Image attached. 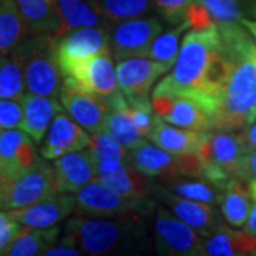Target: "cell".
<instances>
[{"label": "cell", "instance_id": "obj_38", "mask_svg": "<svg viewBox=\"0 0 256 256\" xmlns=\"http://www.w3.org/2000/svg\"><path fill=\"white\" fill-rule=\"evenodd\" d=\"M23 106L20 100H0V130L20 128Z\"/></svg>", "mask_w": 256, "mask_h": 256}, {"label": "cell", "instance_id": "obj_5", "mask_svg": "<svg viewBox=\"0 0 256 256\" xmlns=\"http://www.w3.org/2000/svg\"><path fill=\"white\" fill-rule=\"evenodd\" d=\"M246 148L234 131H210L198 150L202 164V178L224 191L230 178H238Z\"/></svg>", "mask_w": 256, "mask_h": 256}, {"label": "cell", "instance_id": "obj_43", "mask_svg": "<svg viewBox=\"0 0 256 256\" xmlns=\"http://www.w3.org/2000/svg\"><path fill=\"white\" fill-rule=\"evenodd\" d=\"M46 256H80L82 255V252L78 249H76L74 246H70V245H66V244H60L58 246L48 248L46 250Z\"/></svg>", "mask_w": 256, "mask_h": 256}, {"label": "cell", "instance_id": "obj_37", "mask_svg": "<svg viewBox=\"0 0 256 256\" xmlns=\"http://www.w3.org/2000/svg\"><path fill=\"white\" fill-rule=\"evenodd\" d=\"M194 2L196 0H154V6L166 22L178 24L185 20L186 12Z\"/></svg>", "mask_w": 256, "mask_h": 256}, {"label": "cell", "instance_id": "obj_24", "mask_svg": "<svg viewBox=\"0 0 256 256\" xmlns=\"http://www.w3.org/2000/svg\"><path fill=\"white\" fill-rule=\"evenodd\" d=\"M205 256L256 255V236L246 230L222 225L210 236L204 239Z\"/></svg>", "mask_w": 256, "mask_h": 256}, {"label": "cell", "instance_id": "obj_34", "mask_svg": "<svg viewBox=\"0 0 256 256\" xmlns=\"http://www.w3.org/2000/svg\"><path fill=\"white\" fill-rule=\"evenodd\" d=\"M26 92L22 67L12 53L0 54V100H22Z\"/></svg>", "mask_w": 256, "mask_h": 256}, {"label": "cell", "instance_id": "obj_21", "mask_svg": "<svg viewBox=\"0 0 256 256\" xmlns=\"http://www.w3.org/2000/svg\"><path fill=\"white\" fill-rule=\"evenodd\" d=\"M57 191L76 194L97 178V166L90 146L58 156L53 161Z\"/></svg>", "mask_w": 256, "mask_h": 256}, {"label": "cell", "instance_id": "obj_26", "mask_svg": "<svg viewBox=\"0 0 256 256\" xmlns=\"http://www.w3.org/2000/svg\"><path fill=\"white\" fill-rule=\"evenodd\" d=\"M32 34L48 33L60 37L62 18L56 0H16Z\"/></svg>", "mask_w": 256, "mask_h": 256}, {"label": "cell", "instance_id": "obj_4", "mask_svg": "<svg viewBox=\"0 0 256 256\" xmlns=\"http://www.w3.org/2000/svg\"><path fill=\"white\" fill-rule=\"evenodd\" d=\"M57 36L36 33L10 52L24 76L26 92L57 98L63 74L57 60Z\"/></svg>", "mask_w": 256, "mask_h": 256}, {"label": "cell", "instance_id": "obj_32", "mask_svg": "<svg viewBox=\"0 0 256 256\" xmlns=\"http://www.w3.org/2000/svg\"><path fill=\"white\" fill-rule=\"evenodd\" d=\"M191 28V24L188 23V20L185 18L184 22L178 23L175 28L166 30L165 33H160L156 38L152 42V44L150 47L148 53L146 57H150L152 60H156L158 63H162L171 70L174 67L176 57L180 53V42L181 37Z\"/></svg>", "mask_w": 256, "mask_h": 256}, {"label": "cell", "instance_id": "obj_3", "mask_svg": "<svg viewBox=\"0 0 256 256\" xmlns=\"http://www.w3.org/2000/svg\"><path fill=\"white\" fill-rule=\"evenodd\" d=\"M137 216V215H136ZM136 216L107 218H73L64 226L62 244L74 246L82 255L137 254L144 250L146 235Z\"/></svg>", "mask_w": 256, "mask_h": 256}, {"label": "cell", "instance_id": "obj_22", "mask_svg": "<svg viewBox=\"0 0 256 256\" xmlns=\"http://www.w3.org/2000/svg\"><path fill=\"white\" fill-rule=\"evenodd\" d=\"M208 132L210 131H195V130L176 127L164 121L156 114L154 128L148 138L152 141V144L171 154L186 156V154L198 152Z\"/></svg>", "mask_w": 256, "mask_h": 256}, {"label": "cell", "instance_id": "obj_29", "mask_svg": "<svg viewBox=\"0 0 256 256\" xmlns=\"http://www.w3.org/2000/svg\"><path fill=\"white\" fill-rule=\"evenodd\" d=\"M62 228L58 225L50 228H22L18 236L4 250L8 256H36L44 255L48 248L58 240Z\"/></svg>", "mask_w": 256, "mask_h": 256}, {"label": "cell", "instance_id": "obj_35", "mask_svg": "<svg viewBox=\"0 0 256 256\" xmlns=\"http://www.w3.org/2000/svg\"><path fill=\"white\" fill-rule=\"evenodd\" d=\"M90 148L96 164L107 161H127L128 158L127 148L121 146L106 130L90 134Z\"/></svg>", "mask_w": 256, "mask_h": 256}, {"label": "cell", "instance_id": "obj_40", "mask_svg": "<svg viewBox=\"0 0 256 256\" xmlns=\"http://www.w3.org/2000/svg\"><path fill=\"white\" fill-rule=\"evenodd\" d=\"M186 20L191 24V28L194 30H202V28H210L215 24L214 18L210 16L208 9L202 4L201 2H194L190 9L186 12Z\"/></svg>", "mask_w": 256, "mask_h": 256}, {"label": "cell", "instance_id": "obj_30", "mask_svg": "<svg viewBox=\"0 0 256 256\" xmlns=\"http://www.w3.org/2000/svg\"><path fill=\"white\" fill-rule=\"evenodd\" d=\"M28 24L16 0L0 2V54L13 52L28 37Z\"/></svg>", "mask_w": 256, "mask_h": 256}, {"label": "cell", "instance_id": "obj_17", "mask_svg": "<svg viewBox=\"0 0 256 256\" xmlns=\"http://www.w3.org/2000/svg\"><path fill=\"white\" fill-rule=\"evenodd\" d=\"M87 146H90V134L68 114L60 111L47 130L44 142L40 146V156L47 161H54L64 154Z\"/></svg>", "mask_w": 256, "mask_h": 256}, {"label": "cell", "instance_id": "obj_48", "mask_svg": "<svg viewBox=\"0 0 256 256\" xmlns=\"http://www.w3.org/2000/svg\"><path fill=\"white\" fill-rule=\"evenodd\" d=\"M0 2H2V0H0Z\"/></svg>", "mask_w": 256, "mask_h": 256}, {"label": "cell", "instance_id": "obj_16", "mask_svg": "<svg viewBox=\"0 0 256 256\" xmlns=\"http://www.w3.org/2000/svg\"><path fill=\"white\" fill-rule=\"evenodd\" d=\"M33 141L23 130H0V175L6 181L23 174L40 160Z\"/></svg>", "mask_w": 256, "mask_h": 256}, {"label": "cell", "instance_id": "obj_9", "mask_svg": "<svg viewBox=\"0 0 256 256\" xmlns=\"http://www.w3.org/2000/svg\"><path fill=\"white\" fill-rule=\"evenodd\" d=\"M127 162L148 176H202V164L198 154L176 156L156 144L144 141L141 146L128 151Z\"/></svg>", "mask_w": 256, "mask_h": 256}, {"label": "cell", "instance_id": "obj_39", "mask_svg": "<svg viewBox=\"0 0 256 256\" xmlns=\"http://www.w3.org/2000/svg\"><path fill=\"white\" fill-rule=\"evenodd\" d=\"M22 225L9 212H0V255L10 246V244L18 236Z\"/></svg>", "mask_w": 256, "mask_h": 256}, {"label": "cell", "instance_id": "obj_27", "mask_svg": "<svg viewBox=\"0 0 256 256\" xmlns=\"http://www.w3.org/2000/svg\"><path fill=\"white\" fill-rule=\"evenodd\" d=\"M252 202L254 201L246 181L240 178H230L222 191V200L220 204L224 220L230 226H244L252 208Z\"/></svg>", "mask_w": 256, "mask_h": 256}, {"label": "cell", "instance_id": "obj_28", "mask_svg": "<svg viewBox=\"0 0 256 256\" xmlns=\"http://www.w3.org/2000/svg\"><path fill=\"white\" fill-rule=\"evenodd\" d=\"M160 185L184 198L204 202L212 206L220 205L222 200V191L220 188L202 176H162L160 178Z\"/></svg>", "mask_w": 256, "mask_h": 256}, {"label": "cell", "instance_id": "obj_2", "mask_svg": "<svg viewBox=\"0 0 256 256\" xmlns=\"http://www.w3.org/2000/svg\"><path fill=\"white\" fill-rule=\"evenodd\" d=\"M216 26L226 73L214 131H238L256 120V46L242 23Z\"/></svg>", "mask_w": 256, "mask_h": 256}, {"label": "cell", "instance_id": "obj_33", "mask_svg": "<svg viewBox=\"0 0 256 256\" xmlns=\"http://www.w3.org/2000/svg\"><path fill=\"white\" fill-rule=\"evenodd\" d=\"M108 24L151 13L154 0H92Z\"/></svg>", "mask_w": 256, "mask_h": 256}, {"label": "cell", "instance_id": "obj_42", "mask_svg": "<svg viewBox=\"0 0 256 256\" xmlns=\"http://www.w3.org/2000/svg\"><path fill=\"white\" fill-rule=\"evenodd\" d=\"M239 136H240L242 141H244V146L246 148V151L256 150V120L250 126L244 128L239 132Z\"/></svg>", "mask_w": 256, "mask_h": 256}, {"label": "cell", "instance_id": "obj_15", "mask_svg": "<svg viewBox=\"0 0 256 256\" xmlns=\"http://www.w3.org/2000/svg\"><path fill=\"white\" fill-rule=\"evenodd\" d=\"M154 192L174 215H176L188 226H191L195 232H198L202 238L210 236L216 229L224 225V220H220L218 210L212 205L184 198L181 195H176L172 191L166 190L162 185L156 186Z\"/></svg>", "mask_w": 256, "mask_h": 256}, {"label": "cell", "instance_id": "obj_44", "mask_svg": "<svg viewBox=\"0 0 256 256\" xmlns=\"http://www.w3.org/2000/svg\"><path fill=\"white\" fill-rule=\"evenodd\" d=\"M244 230H246L248 234L256 236V202H254L250 212H249V216H248L246 222L244 225Z\"/></svg>", "mask_w": 256, "mask_h": 256}, {"label": "cell", "instance_id": "obj_41", "mask_svg": "<svg viewBox=\"0 0 256 256\" xmlns=\"http://www.w3.org/2000/svg\"><path fill=\"white\" fill-rule=\"evenodd\" d=\"M238 178L246 181V182L256 178V150L248 151L244 156L242 162H240V168H239Z\"/></svg>", "mask_w": 256, "mask_h": 256}, {"label": "cell", "instance_id": "obj_13", "mask_svg": "<svg viewBox=\"0 0 256 256\" xmlns=\"http://www.w3.org/2000/svg\"><path fill=\"white\" fill-rule=\"evenodd\" d=\"M101 53H111L108 28H80L57 40V60L64 74L76 63Z\"/></svg>", "mask_w": 256, "mask_h": 256}, {"label": "cell", "instance_id": "obj_45", "mask_svg": "<svg viewBox=\"0 0 256 256\" xmlns=\"http://www.w3.org/2000/svg\"><path fill=\"white\" fill-rule=\"evenodd\" d=\"M240 23L246 28V30L250 33V36L254 38L256 46V20H248V18H242Z\"/></svg>", "mask_w": 256, "mask_h": 256}, {"label": "cell", "instance_id": "obj_23", "mask_svg": "<svg viewBox=\"0 0 256 256\" xmlns=\"http://www.w3.org/2000/svg\"><path fill=\"white\" fill-rule=\"evenodd\" d=\"M20 101L23 106V121L20 128L26 131L34 142H42L57 112L64 110L63 106L57 98L33 92L24 94Z\"/></svg>", "mask_w": 256, "mask_h": 256}, {"label": "cell", "instance_id": "obj_1", "mask_svg": "<svg viewBox=\"0 0 256 256\" xmlns=\"http://www.w3.org/2000/svg\"><path fill=\"white\" fill-rule=\"evenodd\" d=\"M226 63L216 24L202 30H188L174 67L158 82L152 97L180 96L198 101L212 112L220 108Z\"/></svg>", "mask_w": 256, "mask_h": 256}, {"label": "cell", "instance_id": "obj_25", "mask_svg": "<svg viewBox=\"0 0 256 256\" xmlns=\"http://www.w3.org/2000/svg\"><path fill=\"white\" fill-rule=\"evenodd\" d=\"M62 18L60 37L80 28H110L92 0H56Z\"/></svg>", "mask_w": 256, "mask_h": 256}, {"label": "cell", "instance_id": "obj_11", "mask_svg": "<svg viewBox=\"0 0 256 256\" xmlns=\"http://www.w3.org/2000/svg\"><path fill=\"white\" fill-rule=\"evenodd\" d=\"M162 28V23L152 16H140L112 23L108 28L111 54L118 62L128 57H146Z\"/></svg>", "mask_w": 256, "mask_h": 256}, {"label": "cell", "instance_id": "obj_49", "mask_svg": "<svg viewBox=\"0 0 256 256\" xmlns=\"http://www.w3.org/2000/svg\"><path fill=\"white\" fill-rule=\"evenodd\" d=\"M255 13H256V12H255Z\"/></svg>", "mask_w": 256, "mask_h": 256}, {"label": "cell", "instance_id": "obj_19", "mask_svg": "<svg viewBox=\"0 0 256 256\" xmlns=\"http://www.w3.org/2000/svg\"><path fill=\"white\" fill-rule=\"evenodd\" d=\"M76 210V196L57 192L53 196L24 208L9 210L10 215L26 228H50L58 225Z\"/></svg>", "mask_w": 256, "mask_h": 256}, {"label": "cell", "instance_id": "obj_12", "mask_svg": "<svg viewBox=\"0 0 256 256\" xmlns=\"http://www.w3.org/2000/svg\"><path fill=\"white\" fill-rule=\"evenodd\" d=\"M58 97L67 114L87 132L94 134L104 130V122L111 110L107 101L82 90L70 77H63Z\"/></svg>", "mask_w": 256, "mask_h": 256}, {"label": "cell", "instance_id": "obj_8", "mask_svg": "<svg viewBox=\"0 0 256 256\" xmlns=\"http://www.w3.org/2000/svg\"><path fill=\"white\" fill-rule=\"evenodd\" d=\"M76 212L90 218H116L144 210L148 205L146 200H134L122 196L111 190L98 178L84 185L76 192Z\"/></svg>", "mask_w": 256, "mask_h": 256}, {"label": "cell", "instance_id": "obj_14", "mask_svg": "<svg viewBox=\"0 0 256 256\" xmlns=\"http://www.w3.org/2000/svg\"><path fill=\"white\" fill-rule=\"evenodd\" d=\"M152 108L156 116L176 126L195 131H214V117L204 104L180 96L152 97Z\"/></svg>", "mask_w": 256, "mask_h": 256}, {"label": "cell", "instance_id": "obj_18", "mask_svg": "<svg viewBox=\"0 0 256 256\" xmlns=\"http://www.w3.org/2000/svg\"><path fill=\"white\" fill-rule=\"evenodd\" d=\"M166 72L162 63L150 57H128L117 64V77L127 101L148 97L154 82Z\"/></svg>", "mask_w": 256, "mask_h": 256}, {"label": "cell", "instance_id": "obj_31", "mask_svg": "<svg viewBox=\"0 0 256 256\" xmlns=\"http://www.w3.org/2000/svg\"><path fill=\"white\" fill-rule=\"evenodd\" d=\"M104 130L110 132L128 151L137 148L146 141V138L141 136L137 126L134 124L128 104L120 108H111L104 122Z\"/></svg>", "mask_w": 256, "mask_h": 256}, {"label": "cell", "instance_id": "obj_7", "mask_svg": "<svg viewBox=\"0 0 256 256\" xmlns=\"http://www.w3.org/2000/svg\"><path fill=\"white\" fill-rule=\"evenodd\" d=\"M57 192L54 166L44 158H40L28 171L6 181L2 208H24L47 200Z\"/></svg>", "mask_w": 256, "mask_h": 256}, {"label": "cell", "instance_id": "obj_36", "mask_svg": "<svg viewBox=\"0 0 256 256\" xmlns=\"http://www.w3.org/2000/svg\"><path fill=\"white\" fill-rule=\"evenodd\" d=\"M208 9L215 24L240 23L242 13L236 0H196Z\"/></svg>", "mask_w": 256, "mask_h": 256}, {"label": "cell", "instance_id": "obj_6", "mask_svg": "<svg viewBox=\"0 0 256 256\" xmlns=\"http://www.w3.org/2000/svg\"><path fill=\"white\" fill-rule=\"evenodd\" d=\"M111 53H101L72 66L63 77H70L82 90L92 92L110 104L111 108L127 102L121 92L117 77V67L112 63Z\"/></svg>", "mask_w": 256, "mask_h": 256}, {"label": "cell", "instance_id": "obj_47", "mask_svg": "<svg viewBox=\"0 0 256 256\" xmlns=\"http://www.w3.org/2000/svg\"><path fill=\"white\" fill-rule=\"evenodd\" d=\"M4 185H6V180H4V176H2V175H0V208H2V205H3Z\"/></svg>", "mask_w": 256, "mask_h": 256}, {"label": "cell", "instance_id": "obj_46", "mask_svg": "<svg viewBox=\"0 0 256 256\" xmlns=\"http://www.w3.org/2000/svg\"><path fill=\"white\" fill-rule=\"evenodd\" d=\"M248 186H249V192H250V196H252V201L256 202V178L249 181L248 182Z\"/></svg>", "mask_w": 256, "mask_h": 256}, {"label": "cell", "instance_id": "obj_20", "mask_svg": "<svg viewBox=\"0 0 256 256\" xmlns=\"http://www.w3.org/2000/svg\"><path fill=\"white\" fill-rule=\"evenodd\" d=\"M97 178L122 196L146 200L156 188L151 176L140 172L127 161H107L96 164Z\"/></svg>", "mask_w": 256, "mask_h": 256}, {"label": "cell", "instance_id": "obj_10", "mask_svg": "<svg viewBox=\"0 0 256 256\" xmlns=\"http://www.w3.org/2000/svg\"><path fill=\"white\" fill-rule=\"evenodd\" d=\"M152 228L158 254L170 256L204 255L201 235L161 205L156 206Z\"/></svg>", "mask_w": 256, "mask_h": 256}]
</instances>
